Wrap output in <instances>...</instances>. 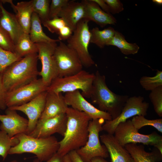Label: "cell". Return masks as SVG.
<instances>
[{
	"label": "cell",
	"instance_id": "1",
	"mask_svg": "<svg viewBox=\"0 0 162 162\" xmlns=\"http://www.w3.org/2000/svg\"><path fill=\"white\" fill-rule=\"evenodd\" d=\"M67 128L63 139L59 141L57 153L64 156L70 152L84 146L88 136V127L91 118L86 113L68 107L66 113Z\"/></svg>",
	"mask_w": 162,
	"mask_h": 162
},
{
	"label": "cell",
	"instance_id": "2",
	"mask_svg": "<svg viewBox=\"0 0 162 162\" xmlns=\"http://www.w3.org/2000/svg\"><path fill=\"white\" fill-rule=\"evenodd\" d=\"M38 59V53L28 55L12 64L2 73L3 83L7 92L37 79Z\"/></svg>",
	"mask_w": 162,
	"mask_h": 162
},
{
	"label": "cell",
	"instance_id": "3",
	"mask_svg": "<svg viewBox=\"0 0 162 162\" xmlns=\"http://www.w3.org/2000/svg\"><path fill=\"white\" fill-rule=\"evenodd\" d=\"M94 74L90 98L99 110L109 113L113 119L119 115L129 97L114 93L107 86L105 76L98 71Z\"/></svg>",
	"mask_w": 162,
	"mask_h": 162
},
{
	"label": "cell",
	"instance_id": "4",
	"mask_svg": "<svg viewBox=\"0 0 162 162\" xmlns=\"http://www.w3.org/2000/svg\"><path fill=\"white\" fill-rule=\"evenodd\" d=\"M18 143L11 148L9 154H33L40 161H45L57 152L59 141L54 136L46 138H36L22 133L15 136Z\"/></svg>",
	"mask_w": 162,
	"mask_h": 162
},
{
	"label": "cell",
	"instance_id": "5",
	"mask_svg": "<svg viewBox=\"0 0 162 162\" xmlns=\"http://www.w3.org/2000/svg\"><path fill=\"white\" fill-rule=\"evenodd\" d=\"M95 74L82 70L74 75L57 77L48 87L47 92L66 93L81 90L84 97L90 98Z\"/></svg>",
	"mask_w": 162,
	"mask_h": 162
},
{
	"label": "cell",
	"instance_id": "6",
	"mask_svg": "<svg viewBox=\"0 0 162 162\" xmlns=\"http://www.w3.org/2000/svg\"><path fill=\"white\" fill-rule=\"evenodd\" d=\"M133 125L131 120H127L119 124L114 132V136L119 143L124 147L130 143H142L153 146L162 154V136L154 132L145 135L140 134Z\"/></svg>",
	"mask_w": 162,
	"mask_h": 162
},
{
	"label": "cell",
	"instance_id": "7",
	"mask_svg": "<svg viewBox=\"0 0 162 162\" xmlns=\"http://www.w3.org/2000/svg\"><path fill=\"white\" fill-rule=\"evenodd\" d=\"M105 122L102 118L90 121L87 141L84 146L76 150L84 162H91L92 159L96 157L104 158L108 157V150L104 145L101 144L99 137V133L103 130L102 126Z\"/></svg>",
	"mask_w": 162,
	"mask_h": 162
},
{
	"label": "cell",
	"instance_id": "8",
	"mask_svg": "<svg viewBox=\"0 0 162 162\" xmlns=\"http://www.w3.org/2000/svg\"><path fill=\"white\" fill-rule=\"evenodd\" d=\"M89 21L83 18L77 24L71 36L67 40V45L78 55L83 66L91 67L94 64L88 51L91 34Z\"/></svg>",
	"mask_w": 162,
	"mask_h": 162
},
{
	"label": "cell",
	"instance_id": "9",
	"mask_svg": "<svg viewBox=\"0 0 162 162\" xmlns=\"http://www.w3.org/2000/svg\"><path fill=\"white\" fill-rule=\"evenodd\" d=\"M53 57L58 77L72 75L82 70L83 66L76 52L61 41L55 48Z\"/></svg>",
	"mask_w": 162,
	"mask_h": 162
},
{
	"label": "cell",
	"instance_id": "10",
	"mask_svg": "<svg viewBox=\"0 0 162 162\" xmlns=\"http://www.w3.org/2000/svg\"><path fill=\"white\" fill-rule=\"evenodd\" d=\"M149 107V104L141 96L129 97L119 115L116 118L105 121L102 126L103 130L107 134L114 135L118 125L130 118L136 116H145Z\"/></svg>",
	"mask_w": 162,
	"mask_h": 162
},
{
	"label": "cell",
	"instance_id": "11",
	"mask_svg": "<svg viewBox=\"0 0 162 162\" xmlns=\"http://www.w3.org/2000/svg\"><path fill=\"white\" fill-rule=\"evenodd\" d=\"M48 86L41 78L14 90L7 92L5 103L8 108L18 106L26 104L40 93L46 91Z\"/></svg>",
	"mask_w": 162,
	"mask_h": 162
},
{
	"label": "cell",
	"instance_id": "12",
	"mask_svg": "<svg viewBox=\"0 0 162 162\" xmlns=\"http://www.w3.org/2000/svg\"><path fill=\"white\" fill-rule=\"evenodd\" d=\"M38 49V57L41 62V69L39 75L48 86L52 81L58 76L57 67L53 57L56 43L41 42L35 43Z\"/></svg>",
	"mask_w": 162,
	"mask_h": 162
},
{
	"label": "cell",
	"instance_id": "13",
	"mask_svg": "<svg viewBox=\"0 0 162 162\" xmlns=\"http://www.w3.org/2000/svg\"><path fill=\"white\" fill-rule=\"evenodd\" d=\"M67 122L66 113L44 120H38L34 129L28 135L36 138H46L57 133L63 136Z\"/></svg>",
	"mask_w": 162,
	"mask_h": 162
},
{
	"label": "cell",
	"instance_id": "14",
	"mask_svg": "<svg viewBox=\"0 0 162 162\" xmlns=\"http://www.w3.org/2000/svg\"><path fill=\"white\" fill-rule=\"evenodd\" d=\"M64 96L68 106L86 113L92 119L102 118L105 121L112 119L109 113L97 108L88 102L79 90L66 92Z\"/></svg>",
	"mask_w": 162,
	"mask_h": 162
},
{
	"label": "cell",
	"instance_id": "15",
	"mask_svg": "<svg viewBox=\"0 0 162 162\" xmlns=\"http://www.w3.org/2000/svg\"><path fill=\"white\" fill-rule=\"evenodd\" d=\"M47 92H43L29 102L18 106L8 108L19 111L27 116L28 125L26 134L29 135L35 128L45 106Z\"/></svg>",
	"mask_w": 162,
	"mask_h": 162
},
{
	"label": "cell",
	"instance_id": "16",
	"mask_svg": "<svg viewBox=\"0 0 162 162\" xmlns=\"http://www.w3.org/2000/svg\"><path fill=\"white\" fill-rule=\"evenodd\" d=\"M0 121L1 130L5 132L10 137L26 134L28 119L19 115L16 110L8 108L5 115L0 114Z\"/></svg>",
	"mask_w": 162,
	"mask_h": 162
},
{
	"label": "cell",
	"instance_id": "17",
	"mask_svg": "<svg viewBox=\"0 0 162 162\" xmlns=\"http://www.w3.org/2000/svg\"><path fill=\"white\" fill-rule=\"evenodd\" d=\"M81 2L84 8V19L89 22H94L101 27L116 23V19L111 14L104 12L92 0H82Z\"/></svg>",
	"mask_w": 162,
	"mask_h": 162
},
{
	"label": "cell",
	"instance_id": "18",
	"mask_svg": "<svg viewBox=\"0 0 162 162\" xmlns=\"http://www.w3.org/2000/svg\"><path fill=\"white\" fill-rule=\"evenodd\" d=\"M47 92L44 108L39 120L66 113L69 107L62 93Z\"/></svg>",
	"mask_w": 162,
	"mask_h": 162
},
{
	"label": "cell",
	"instance_id": "19",
	"mask_svg": "<svg viewBox=\"0 0 162 162\" xmlns=\"http://www.w3.org/2000/svg\"><path fill=\"white\" fill-rule=\"evenodd\" d=\"M100 137L110 155L111 162H135L128 152L119 143L113 135L104 134Z\"/></svg>",
	"mask_w": 162,
	"mask_h": 162
},
{
	"label": "cell",
	"instance_id": "20",
	"mask_svg": "<svg viewBox=\"0 0 162 162\" xmlns=\"http://www.w3.org/2000/svg\"><path fill=\"white\" fill-rule=\"evenodd\" d=\"M84 8L82 3L72 0L69 1L63 8L58 17L63 19L67 26L74 31L79 22L84 18Z\"/></svg>",
	"mask_w": 162,
	"mask_h": 162
},
{
	"label": "cell",
	"instance_id": "21",
	"mask_svg": "<svg viewBox=\"0 0 162 162\" xmlns=\"http://www.w3.org/2000/svg\"><path fill=\"white\" fill-rule=\"evenodd\" d=\"M0 9L1 11L0 26L9 35L15 45L24 32L15 15L7 11L1 0Z\"/></svg>",
	"mask_w": 162,
	"mask_h": 162
},
{
	"label": "cell",
	"instance_id": "22",
	"mask_svg": "<svg viewBox=\"0 0 162 162\" xmlns=\"http://www.w3.org/2000/svg\"><path fill=\"white\" fill-rule=\"evenodd\" d=\"M16 13L17 19L24 33L29 34L31 20L34 12L32 0L18 2L11 5Z\"/></svg>",
	"mask_w": 162,
	"mask_h": 162
},
{
	"label": "cell",
	"instance_id": "23",
	"mask_svg": "<svg viewBox=\"0 0 162 162\" xmlns=\"http://www.w3.org/2000/svg\"><path fill=\"white\" fill-rule=\"evenodd\" d=\"M41 20L38 15L33 12L32 16L29 35L34 43L45 42L56 43L59 42L58 39L51 38L44 32L41 25Z\"/></svg>",
	"mask_w": 162,
	"mask_h": 162
},
{
	"label": "cell",
	"instance_id": "24",
	"mask_svg": "<svg viewBox=\"0 0 162 162\" xmlns=\"http://www.w3.org/2000/svg\"><path fill=\"white\" fill-rule=\"evenodd\" d=\"M106 45L115 46L123 54L126 55L135 54L138 52L140 49L136 43H130L127 41L123 35L117 31H115L114 35Z\"/></svg>",
	"mask_w": 162,
	"mask_h": 162
},
{
	"label": "cell",
	"instance_id": "25",
	"mask_svg": "<svg viewBox=\"0 0 162 162\" xmlns=\"http://www.w3.org/2000/svg\"><path fill=\"white\" fill-rule=\"evenodd\" d=\"M38 52V49L36 44L32 41L29 34L25 33L14 45V53L21 58Z\"/></svg>",
	"mask_w": 162,
	"mask_h": 162
},
{
	"label": "cell",
	"instance_id": "26",
	"mask_svg": "<svg viewBox=\"0 0 162 162\" xmlns=\"http://www.w3.org/2000/svg\"><path fill=\"white\" fill-rule=\"evenodd\" d=\"M114 28L109 27L102 30L97 27L90 30L91 37L90 43L94 44L100 48H103L114 35Z\"/></svg>",
	"mask_w": 162,
	"mask_h": 162
},
{
	"label": "cell",
	"instance_id": "27",
	"mask_svg": "<svg viewBox=\"0 0 162 162\" xmlns=\"http://www.w3.org/2000/svg\"><path fill=\"white\" fill-rule=\"evenodd\" d=\"M19 140L15 136L10 137L4 131H0V156L4 160L6 158L10 150L16 145Z\"/></svg>",
	"mask_w": 162,
	"mask_h": 162
},
{
	"label": "cell",
	"instance_id": "28",
	"mask_svg": "<svg viewBox=\"0 0 162 162\" xmlns=\"http://www.w3.org/2000/svg\"><path fill=\"white\" fill-rule=\"evenodd\" d=\"M51 1L50 0H32L34 12L40 18L41 23L50 20V7Z\"/></svg>",
	"mask_w": 162,
	"mask_h": 162
},
{
	"label": "cell",
	"instance_id": "29",
	"mask_svg": "<svg viewBox=\"0 0 162 162\" xmlns=\"http://www.w3.org/2000/svg\"><path fill=\"white\" fill-rule=\"evenodd\" d=\"M131 121L138 130L144 126L149 125L152 126L160 133H162V118L150 120L146 118L143 116H136L133 117Z\"/></svg>",
	"mask_w": 162,
	"mask_h": 162
},
{
	"label": "cell",
	"instance_id": "30",
	"mask_svg": "<svg viewBox=\"0 0 162 162\" xmlns=\"http://www.w3.org/2000/svg\"><path fill=\"white\" fill-rule=\"evenodd\" d=\"M142 87L146 91H152L162 86V72L158 70L153 76H143L140 80Z\"/></svg>",
	"mask_w": 162,
	"mask_h": 162
},
{
	"label": "cell",
	"instance_id": "31",
	"mask_svg": "<svg viewBox=\"0 0 162 162\" xmlns=\"http://www.w3.org/2000/svg\"><path fill=\"white\" fill-rule=\"evenodd\" d=\"M21 58L15 53L5 50L0 47V73Z\"/></svg>",
	"mask_w": 162,
	"mask_h": 162
},
{
	"label": "cell",
	"instance_id": "32",
	"mask_svg": "<svg viewBox=\"0 0 162 162\" xmlns=\"http://www.w3.org/2000/svg\"><path fill=\"white\" fill-rule=\"evenodd\" d=\"M149 97L155 112L160 117H162V86L151 91Z\"/></svg>",
	"mask_w": 162,
	"mask_h": 162
},
{
	"label": "cell",
	"instance_id": "33",
	"mask_svg": "<svg viewBox=\"0 0 162 162\" xmlns=\"http://www.w3.org/2000/svg\"><path fill=\"white\" fill-rule=\"evenodd\" d=\"M42 23L52 33L57 34L61 28L67 26L63 19L60 17L50 19Z\"/></svg>",
	"mask_w": 162,
	"mask_h": 162
},
{
	"label": "cell",
	"instance_id": "34",
	"mask_svg": "<svg viewBox=\"0 0 162 162\" xmlns=\"http://www.w3.org/2000/svg\"><path fill=\"white\" fill-rule=\"evenodd\" d=\"M69 1V0H51L50 7V20L58 17L59 13Z\"/></svg>",
	"mask_w": 162,
	"mask_h": 162
},
{
	"label": "cell",
	"instance_id": "35",
	"mask_svg": "<svg viewBox=\"0 0 162 162\" xmlns=\"http://www.w3.org/2000/svg\"><path fill=\"white\" fill-rule=\"evenodd\" d=\"M0 47L14 53V44L9 35L0 26Z\"/></svg>",
	"mask_w": 162,
	"mask_h": 162
},
{
	"label": "cell",
	"instance_id": "36",
	"mask_svg": "<svg viewBox=\"0 0 162 162\" xmlns=\"http://www.w3.org/2000/svg\"><path fill=\"white\" fill-rule=\"evenodd\" d=\"M108 6L110 14H118L124 10L123 4L119 0H104Z\"/></svg>",
	"mask_w": 162,
	"mask_h": 162
},
{
	"label": "cell",
	"instance_id": "37",
	"mask_svg": "<svg viewBox=\"0 0 162 162\" xmlns=\"http://www.w3.org/2000/svg\"><path fill=\"white\" fill-rule=\"evenodd\" d=\"M73 31L72 29L68 26H65L59 31L58 34V39L62 40H67L72 35Z\"/></svg>",
	"mask_w": 162,
	"mask_h": 162
},
{
	"label": "cell",
	"instance_id": "38",
	"mask_svg": "<svg viewBox=\"0 0 162 162\" xmlns=\"http://www.w3.org/2000/svg\"><path fill=\"white\" fill-rule=\"evenodd\" d=\"M7 91L3 83L2 73H0V109L4 110L7 107L5 98Z\"/></svg>",
	"mask_w": 162,
	"mask_h": 162
},
{
	"label": "cell",
	"instance_id": "39",
	"mask_svg": "<svg viewBox=\"0 0 162 162\" xmlns=\"http://www.w3.org/2000/svg\"><path fill=\"white\" fill-rule=\"evenodd\" d=\"M64 156L58 154L57 152L47 160L43 162H65ZM32 162H42L37 158L34 159Z\"/></svg>",
	"mask_w": 162,
	"mask_h": 162
},
{
	"label": "cell",
	"instance_id": "40",
	"mask_svg": "<svg viewBox=\"0 0 162 162\" xmlns=\"http://www.w3.org/2000/svg\"><path fill=\"white\" fill-rule=\"evenodd\" d=\"M71 162H84L76 150L70 152L68 154Z\"/></svg>",
	"mask_w": 162,
	"mask_h": 162
},
{
	"label": "cell",
	"instance_id": "41",
	"mask_svg": "<svg viewBox=\"0 0 162 162\" xmlns=\"http://www.w3.org/2000/svg\"><path fill=\"white\" fill-rule=\"evenodd\" d=\"M96 3L104 12L111 14L109 7L104 0H92Z\"/></svg>",
	"mask_w": 162,
	"mask_h": 162
},
{
	"label": "cell",
	"instance_id": "42",
	"mask_svg": "<svg viewBox=\"0 0 162 162\" xmlns=\"http://www.w3.org/2000/svg\"><path fill=\"white\" fill-rule=\"evenodd\" d=\"M91 162H108L104 158L101 157H96L92 158Z\"/></svg>",
	"mask_w": 162,
	"mask_h": 162
},
{
	"label": "cell",
	"instance_id": "43",
	"mask_svg": "<svg viewBox=\"0 0 162 162\" xmlns=\"http://www.w3.org/2000/svg\"><path fill=\"white\" fill-rule=\"evenodd\" d=\"M64 159L65 162H71L70 159L68 154L64 156Z\"/></svg>",
	"mask_w": 162,
	"mask_h": 162
},
{
	"label": "cell",
	"instance_id": "44",
	"mask_svg": "<svg viewBox=\"0 0 162 162\" xmlns=\"http://www.w3.org/2000/svg\"><path fill=\"white\" fill-rule=\"evenodd\" d=\"M152 1L156 4L159 5H161L162 4V0H152Z\"/></svg>",
	"mask_w": 162,
	"mask_h": 162
},
{
	"label": "cell",
	"instance_id": "45",
	"mask_svg": "<svg viewBox=\"0 0 162 162\" xmlns=\"http://www.w3.org/2000/svg\"><path fill=\"white\" fill-rule=\"evenodd\" d=\"M11 162H18L16 160H14L11 161Z\"/></svg>",
	"mask_w": 162,
	"mask_h": 162
},
{
	"label": "cell",
	"instance_id": "46",
	"mask_svg": "<svg viewBox=\"0 0 162 162\" xmlns=\"http://www.w3.org/2000/svg\"><path fill=\"white\" fill-rule=\"evenodd\" d=\"M1 10L0 9V17L1 16Z\"/></svg>",
	"mask_w": 162,
	"mask_h": 162
}]
</instances>
